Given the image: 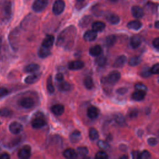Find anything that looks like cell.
<instances>
[{"instance_id":"cell-1","label":"cell","mask_w":159,"mask_h":159,"mask_svg":"<svg viewBox=\"0 0 159 159\" xmlns=\"http://www.w3.org/2000/svg\"><path fill=\"white\" fill-rule=\"evenodd\" d=\"M76 36V29L74 26H70L64 29L59 35L57 45L65 48L71 46Z\"/></svg>"},{"instance_id":"cell-2","label":"cell","mask_w":159,"mask_h":159,"mask_svg":"<svg viewBox=\"0 0 159 159\" xmlns=\"http://www.w3.org/2000/svg\"><path fill=\"white\" fill-rule=\"evenodd\" d=\"M49 4V0H35L32 5V9L36 12L44 11Z\"/></svg>"},{"instance_id":"cell-3","label":"cell","mask_w":159,"mask_h":159,"mask_svg":"<svg viewBox=\"0 0 159 159\" xmlns=\"http://www.w3.org/2000/svg\"><path fill=\"white\" fill-rule=\"evenodd\" d=\"M2 10L3 16L6 18H10L12 12V3L9 0H5L2 3Z\"/></svg>"},{"instance_id":"cell-4","label":"cell","mask_w":159,"mask_h":159,"mask_svg":"<svg viewBox=\"0 0 159 159\" xmlns=\"http://www.w3.org/2000/svg\"><path fill=\"white\" fill-rule=\"evenodd\" d=\"M65 8V3L64 0H56L52 7V12L55 15H60Z\"/></svg>"},{"instance_id":"cell-5","label":"cell","mask_w":159,"mask_h":159,"mask_svg":"<svg viewBox=\"0 0 159 159\" xmlns=\"http://www.w3.org/2000/svg\"><path fill=\"white\" fill-rule=\"evenodd\" d=\"M121 78V74L118 71H112L109 74L106 78V81L111 85L116 83Z\"/></svg>"},{"instance_id":"cell-6","label":"cell","mask_w":159,"mask_h":159,"mask_svg":"<svg viewBox=\"0 0 159 159\" xmlns=\"http://www.w3.org/2000/svg\"><path fill=\"white\" fill-rule=\"evenodd\" d=\"M31 155V148L29 146H24L18 152V157L21 159L29 158Z\"/></svg>"},{"instance_id":"cell-7","label":"cell","mask_w":159,"mask_h":159,"mask_svg":"<svg viewBox=\"0 0 159 159\" xmlns=\"http://www.w3.org/2000/svg\"><path fill=\"white\" fill-rule=\"evenodd\" d=\"M9 131L13 134H18L22 131L23 127L22 124L18 122H12L10 124L9 127Z\"/></svg>"},{"instance_id":"cell-8","label":"cell","mask_w":159,"mask_h":159,"mask_svg":"<svg viewBox=\"0 0 159 159\" xmlns=\"http://www.w3.org/2000/svg\"><path fill=\"white\" fill-rule=\"evenodd\" d=\"M34 101L31 97L23 98L20 102L21 106L25 109H30L34 105Z\"/></svg>"},{"instance_id":"cell-9","label":"cell","mask_w":159,"mask_h":159,"mask_svg":"<svg viewBox=\"0 0 159 159\" xmlns=\"http://www.w3.org/2000/svg\"><path fill=\"white\" fill-rule=\"evenodd\" d=\"M46 125V121L44 119L37 117L32 121V126L34 129H40Z\"/></svg>"},{"instance_id":"cell-10","label":"cell","mask_w":159,"mask_h":159,"mask_svg":"<svg viewBox=\"0 0 159 159\" xmlns=\"http://www.w3.org/2000/svg\"><path fill=\"white\" fill-rule=\"evenodd\" d=\"M85 64L81 60L71 61L68 64V68L71 70H78L83 68Z\"/></svg>"},{"instance_id":"cell-11","label":"cell","mask_w":159,"mask_h":159,"mask_svg":"<svg viewBox=\"0 0 159 159\" xmlns=\"http://www.w3.org/2000/svg\"><path fill=\"white\" fill-rule=\"evenodd\" d=\"M131 13L133 16L137 18H141L143 16V11L142 8L139 6H134L131 8Z\"/></svg>"},{"instance_id":"cell-12","label":"cell","mask_w":159,"mask_h":159,"mask_svg":"<svg viewBox=\"0 0 159 159\" xmlns=\"http://www.w3.org/2000/svg\"><path fill=\"white\" fill-rule=\"evenodd\" d=\"M97 32L95 31L94 30H89L86 31L83 36V38L86 41L92 42L95 40L97 37Z\"/></svg>"},{"instance_id":"cell-13","label":"cell","mask_w":159,"mask_h":159,"mask_svg":"<svg viewBox=\"0 0 159 159\" xmlns=\"http://www.w3.org/2000/svg\"><path fill=\"white\" fill-rule=\"evenodd\" d=\"M54 36L52 35H47L45 39L42 42V46H44L45 47L50 49L54 44Z\"/></svg>"},{"instance_id":"cell-14","label":"cell","mask_w":159,"mask_h":159,"mask_svg":"<svg viewBox=\"0 0 159 159\" xmlns=\"http://www.w3.org/2000/svg\"><path fill=\"white\" fill-rule=\"evenodd\" d=\"M87 115H88V117L90 119H96L99 115V111L97 108H96L95 106H92L89 107L87 110Z\"/></svg>"},{"instance_id":"cell-15","label":"cell","mask_w":159,"mask_h":159,"mask_svg":"<svg viewBox=\"0 0 159 159\" xmlns=\"http://www.w3.org/2000/svg\"><path fill=\"white\" fill-rule=\"evenodd\" d=\"M63 155L66 158L73 159L77 157L78 153L77 151H76L74 149H67L64 152Z\"/></svg>"},{"instance_id":"cell-16","label":"cell","mask_w":159,"mask_h":159,"mask_svg":"<svg viewBox=\"0 0 159 159\" xmlns=\"http://www.w3.org/2000/svg\"><path fill=\"white\" fill-rule=\"evenodd\" d=\"M52 112L56 116H61L65 111V108L62 105H55L51 108Z\"/></svg>"},{"instance_id":"cell-17","label":"cell","mask_w":159,"mask_h":159,"mask_svg":"<svg viewBox=\"0 0 159 159\" xmlns=\"http://www.w3.org/2000/svg\"><path fill=\"white\" fill-rule=\"evenodd\" d=\"M127 61V58L124 55H121L118 57L116 59L113 67L115 68H120L124 65Z\"/></svg>"},{"instance_id":"cell-18","label":"cell","mask_w":159,"mask_h":159,"mask_svg":"<svg viewBox=\"0 0 159 159\" xmlns=\"http://www.w3.org/2000/svg\"><path fill=\"white\" fill-rule=\"evenodd\" d=\"M106 27L105 22L102 21H96L92 24V29L96 32H102Z\"/></svg>"},{"instance_id":"cell-19","label":"cell","mask_w":159,"mask_h":159,"mask_svg":"<svg viewBox=\"0 0 159 159\" xmlns=\"http://www.w3.org/2000/svg\"><path fill=\"white\" fill-rule=\"evenodd\" d=\"M41 74H35L27 76L25 79V82L27 84H33L36 83L40 78Z\"/></svg>"},{"instance_id":"cell-20","label":"cell","mask_w":159,"mask_h":159,"mask_svg":"<svg viewBox=\"0 0 159 159\" xmlns=\"http://www.w3.org/2000/svg\"><path fill=\"white\" fill-rule=\"evenodd\" d=\"M81 139V133L79 131H74L70 136V140L71 143H77Z\"/></svg>"},{"instance_id":"cell-21","label":"cell","mask_w":159,"mask_h":159,"mask_svg":"<svg viewBox=\"0 0 159 159\" xmlns=\"http://www.w3.org/2000/svg\"><path fill=\"white\" fill-rule=\"evenodd\" d=\"M142 23L140 21H137V20H134L130 21L127 24V27L130 29H133V30H139L142 27Z\"/></svg>"},{"instance_id":"cell-22","label":"cell","mask_w":159,"mask_h":159,"mask_svg":"<svg viewBox=\"0 0 159 159\" xmlns=\"http://www.w3.org/2000/svg\"><path fill=\"white\" fill-rule=\"evenodd\" d=\"M57 87L58 89H59L60 92H68L71 89L70 85L68 83L64 81V80L61 81H59V83L57 85Z\"/></svg>"},{"instance_id":"cell-23","label":"cell","mask_w":159,"mask_h":159,"mask_svg":"<svg viewBox=\"0 0 159 159\" xmlns=\"http://www.w3.org/2000/svg\"><path fill=\"white\" fill-rule=\"evenodd\" d=\"M40 69V66L37 64H31L27 65L24 68V71L27 73H34Z\"/></svg>"},{"instance_id":"cell-24","label":"cell","mask_w":159,"mask_h":159,"mask_svg":"<svg viewBox=\"0 0 159 159\" xmlns=\"http://www.w3.org/2000/svg\"><path fill=\"white\" fill-rule=\"evenodd\" d=\"M107 21L112 24H117L120 21L119 17L116 14H109L106 17Z\"/></svg>"},{"instance_id":"cell-25","label":"cell","mask_w":159,"mask_h":159,"mask_svg":"<svg viewBox=\"0 0 159 159\" xmlns=\"http://www.w3.org/2000/svg\"><path fill=\"white\" fill-rule=\"evenodd\" d=\"M146 96V92L143 91L137 90L132 95V98L135 101H141Z\"/></svg>"},{"instance_id":"cell-26","label":"cell","mask_w":159,"mask_h":159,"mask_svg":"<svg viewBox=\"0 0 159 159\" xmlns=\"http://www.w3.org/2000/svg\"><path fill=\"white\" fill-rule=\"evenodd\" d=\"M50 54V51L49 48L42 46L39 48L38 51V55L40 58H46L49 56Z\"/></svg>"},{"instance_id":"cell-27","label":"cell","mask_w":159,"mask_h":159,"mask_svg":"<svg viewBox=\"0 0 159 159\" xmlns=\"http://www.w3.org/2000/svg\"><path fill=\"white\" fill-rule=\"evenodd\" d=\"M102 49L99 45H96V46H93L92 47H91L90 49V50H89L90 54L91 55L95 56V57L101 54V53H102Z\"/></svg>"},{"instance_id":"cell-28","label":"cell","mask_w":159,"mask_h":159,"mask_svg":"<svg viewBox=\"0 0 159 159\" xmlns=\"http://www.w3.org/2000/svg\"><path fill=\"white\" fill-rule=\"evenodd\" d=\"M84 85L88 90H92L94 86V83L91 77H86L84 79Z\"/></svg>"},{"instance_id":"cell-29","label":"cell","mask_w":159,"mask_h":159,"mask_svg":"<svg viewBox=\"0 0 159 159\" xmlns=\"http://www.w3.org/2000/svg\"><path fill=\"white\" fill-rule=\"evenodd\" d=\"M92 21V17L90 16H85L83 18H81V19L80 21V26L82 27H85L88 26L89 24Z\"/></svg>"},{"instance_id":"cell-30","label":"cell","mask_w":159,"mask_h":159,"mask_svg":"<svg viewBox=\"0 0 159 159\" xmlns=\"http://www.w3.org/2000/svg\"><path fill=\"white\" fill-rule=\"evenodd\" d=\"M130 44L133 48H137L141 44V40L138 36H133L130 40Z\"/></svg>"},{"instance_id":"cell-31","label":"cell","mask_w":159,"mask_h":159,"mask_svg":"<svg viewBox=\"0 0 159 159\" xmlns=\"http://www.w3.org/2000/svg\"><path fill=\"white\" fill-rule=\"evenodd\" d=\"M89 137L92 140H95L99 137L98 131L95 128H91L89 131Z\"/></svg>"},{"instance_id":"cell-32","label":"cell","mask_w":159,"mask_h":159,"mask_svg":"<svg viewBox=\"0 0 159 159\" xmlns=\"http://www.w3.org/2000/svg\"><path fill=\"white\" fill-rule=\"evenodd\" d=\"M116 41V37L114 35H110L106 37V45L108 47L112 46L115 44Z\"/></svg>"},{"instance_id":"cell-33","label":"cell","mask_w":159,"mask_h":159,"mask_svg":"<svg viewBox=\"0 0 159 159\" xmlns=\"http://www.w3.org/2000/svg\"><path fill=\"white\" fill-rule=\"evenodd\" d=\"M12 114V111L7 108H0V116L9 117Z\"/></svg>"},{"instance_id":"cell-34","label":"cell","mask_w":159,"mask_h":159,"mask_svg":"<svg viewBox=\"0 0 159 159\" xmlns=\"http://www.w3.org/2000/svg\"><path fill=\"white\" fill-rule=\"evenodd\" d=\"M114 120L116 123H118L119 125H122L125 123V118L120 113H118L114 115Z\"/></svg>"},{"instance_id":"cell-35","label":"cell","mask_w":159,"mask_h":159,"mask_svg":"<svg viewBox=\"0 0 159 159\" xmlns=\"http://www.w3.org/2000/svg\"><path fill=\"white\" fill-rule=\"evenodd\" d=\"M47 88L48 92L50 93H53L55 91V88L53 85V82H52L51 76H50L47 80Z\"/></svg>"},{"instance_id":"cell-36","label":"cell","mask_w":159,"mask_h":159,"mask_svg":"<svg viewBox=\"0 0 159 159\" xmlns=\"http://www.w3.org/2000/svg\"><path fill=\"white\" fill-rule=\"evenodd\" d=\"M140 62H141V60L140 59V57H132L131 59L129 60V65L134 67V66L138 65L140 63Z\"/></svg>"},{"instance_id":"cell-37","label":"cell","mask_w":159,"mask_h":159,"mask_svg":"<svg viewBox=\"0 0 159 159\" xmlns=\"http://www.w3.org/2000/svg\"><path fill=\"white\" fill-rule=\"evenodd\" d=\"M77 153L81 157L87 155L88 154V149L86 147H79L77 148Z\"/></svg>"},{"instance_id":"cell-38","label":"cell","mask_w":159,"mask_h":159,"mask_svg":"<svg viewBox=\"0 0 159 159\" xmlns=\"http://www.w3.org/2000/svg\"><path fill=\"white\" fill-rule=\"evenodd\" d=\"M152 74V72L150 68L148 67H145L142 68L141 70V75L143 77H149Z\"/></svg>"},{"instance_id":"cell-39","label":"cell","mask_w":159,"mask_h":159,"mask_svg":"<svg viewBox=\"0 0 159 159\" xmlns=\"http://www.w3.org/2000/svg\"><path fill=\"white\" fill-rule=\"evenodd\" d=\"M98 146L102 149H104V150H107L108 149H109V143L105 141V140H99L98 142Z\"/></svg>"},{"instance_id":"cell-40","label":"cell","mask_w":159,"mask_h":159,"mask_svg":"<svg viewBox=\"0 0 159 159\" xmlns=\"http://www.w3.org/2000/svg\"><path fill=\"white\" fill-rule=\"evenodd\" d=\"M106 57H100L99 58H98V59H96V63L98 65L100 66V67H103L106 65Z\"/></svg>"},{"instance_id":"cell-41","label":"cell","mask_w":159,"mask_h":159,"mask_svg":"<svg viewBox=\"0 0 159 159\" xmlns=\"http://www.w3.org/2000/svg\"><path fill=\"white\" fill-rule=\"evenodd\" d=\"M95 158L98 159H106L108 158V154L105 151H99L96 154Z\"/></svg>"},{"instance_id":"cell-42","label":"cell","mask_w":159,"mask_h":159,"mask_svg":"<svg viewBox=\"0 0 159 159\" xmlns=\"http://www.w3.org/2000/svg\"><path fill=\"white\" fill-rule=\"evenodd\" d=\"M135 88L137 90H140V91H143V92H146L147 90V86L143 85L142 83H137L136 85L135 86Z\"/></svg>"},{"instance_id":"cell-43","label":"cell","mask_w":159,"mask_h":159,"mask_svg":"<svg viewBox=\"0 0 159 159\" xmlns=\"http://www.w3.org/2000/svg\"><path fill=\"white\" fill-rule=\"evenodd\" d=\"M150 153L147 150H144L142 152H140V159H148L150 158Z\"/></svg>"},{"instance_id":"cell-44","label":"cell","mask_w":159,"mask_h":159,"mask_svg":"<svg viewBox=\"0 0 159 159\" xmlns=\"http://www.w3.org/2000/svg\"><path fill=\"white\" fill-rule=\"evenodd\" d=\"M152 74H156L159 75V64H155L152 66V67L150 68Z\"/></svg>"},{"instance_id":"cell-45","label":"cell","mask_w":159,"mask_h":159,"mask_svg":"<svg viewBox=\"0 0 159 159\" xmlns=\"http://www.w3.org/2000/svg\"><path fill=\"white\" fill-rule=\"evenodd\" d=\"M138 114V111L136 109H132L129 110L128 115L129 117H131L132 118L136 117Z\"/></svg>"},{"instance_id":"cell-46","label":"cell","mask_w":159,"mask_h":159,"mask_svg":"<svg viewBox=\"0 0 159 159\" xmlns=\"http://www.w3.org/2000/svg\"><path fill=\"white\" fill-rule=\"evenodd\" d=\"M147 143L150 146H155L157 144L158 141H157V139H155L154 137H150L147 139Z\"/></svg>"},{"instance_id":"cell-47","label":"cell","mask_w":159,"mask_h":159,"mask_svg":"<svg viewBox=\"0 0 159 159\" xmlns=\"http://www.w3.org/2000/svg\"><path fill=\"white\" fill-rule=\"evenodd\" d=\"M9 93V91L3 87H0V98L4 97Z\"/></svg>"},{"instance_id":"cell-48","label":"cell","mask_w":159,"mask_h":159,"mask_svg":"<svg viewBox=\"0 0 159 159\" xmlns=\"http://www.w3.org/2000/svg\"><path fill=\"white\" fill-rule=\"evenodd\" d=\"M119 95H123L124 94H126L127 92V89L126 88H120L119 89L117 90V92H116Z\"/></svg>"},{"instance_id":"cell-49","label":"cell","mask_w":159,"mask_h":159,"mask_svg":"<svg viewBox=\"0 0 159 159\" xmlns=\"http://www.w3.org/2000/svg\"><path fill=\"white\" fill-rule=\"evenodd\" d=\"M133 158L134 159H139L140 158V152L136 150L133 152Z\"/></svg>"},{"instance_id":"cell-50","label":"cell","mask_w":159,"mask_h":159,"mask_svg":"<svg viewBox=\"0 0 159 159\" xmlns=\"http://www.w3.org/2000/svg\"><path fill=\"white\" fill-rule=\"evenodd\" d=\"M55 79L57 81H61L64 80V75L61 73H59L57 74L55 76Z\"/></svg>"},{"instance_id":"cell-51","label":"cell","mask_w":159,"mask_h":159,"mask_svg":"<svg viewBox=\"0 0 159 159\" xmlns=\"http://www.w3.org/2000/svg\"><path fill=\"white\" fill-rule=\"evenodd\" d=\"M153 46L156 48L159 49V37L155 38L153 41Z\"/></svg>"},{"instance_id":"cell-52","label":"cell","mask_w":159,"mask_h":159,"mask_svg":"<svg viewBox=\"0 0 159 159\" xmlns=\"http://www.w3.org/2000/svg\"><path fill=\"white\" fill-rule=\"evenodd\" d=\"M10 155L8 153H3L0 155V159H9Z\"/></svg>"},{"instance_id":"cell-53","label":"cell","mask_w":159,"mask_h":159,"mask_svg":"<svg viewBox=\"0 0 159 159\" xmlns=\"http://www.w3.org/2000/svg\"><path fill=\"white\" fill-rule=\"evenodd\" d=\"M155 26L157 29H159V21H157L155 22Z\"/></svg>"},{"instance_id":"cell-54","label":"cell","mask_w":159,"mask_h":159,"mask_svg":"<svg viewBox=\"0 0 159 159\" xmlns=\"http://www.w3.org/2000/svg\"><path fill=\"white\" fill-rule=\"evenodd\" d=\"M121 159H127L128 157H127V156H126V155H123V157H121Z\"/></svg>"},{"instance_id":"cell-55","label":"cell","mask_w":159,"mask_h":159,"mask_svg":"<svg viewBox=\"0 0 159 159\" xmlns=\"http://www.w3.org/2000/svg\"><path fill=\"white\" fill-rule=\"evenodd\" d=\"M109 1L112 3H116V2H117L118 0H109Z\"/></svg>"},{"instance_id":"cell-56","label":"cell","mask_w":159,"mask_h":159,"mask_svg":"<svg viewBox=\"0 0 159 159\" xmlns=\"http://www.w3.org/2000/svg\"><path fill=\"white\" fill-rule=\"evenodd\" d=\"M76 1L78 3H82V2H84V0H76Z\"/></svg>"},{"instance_id":"cell-57","label":"cell","mask_w":159,"mask_h":159,"mask_svg":"<svg viewBox=\"0 0 159 159\" xmlns=\"http://www.w3.org/2000/svg\"><path fill=\"white\" fill-rule=\"evenodd\" d=\"M157 135H158V136L159 137V130H158V134H157Z\"/></svg>"},{"instance_id":"cell-58","label":"cell","mask_w":159,"mask_h":159,"mask_svg":"<svg viewBox=\"0 0 159 159\" xmlns=\"http://www.w3.org/2000/svg\"><path fill=\"white\" fill-rule=\"evenodd\" d=\"M158 83H159V78H158Z\"/></svg>"}]
</instances>
